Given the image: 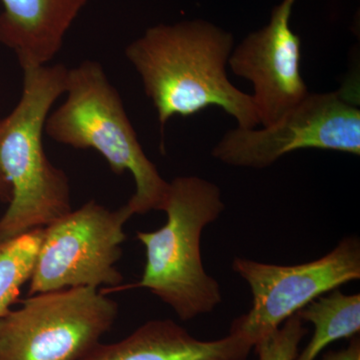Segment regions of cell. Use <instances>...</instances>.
<instances>
[{"label":"cell","mask_w":360,"mask_h":360,"mask_svg":"<svg viewBox=\"0 0 360 360\" xmlns=\"http://www.w3.org/2000/svg\"><path fill=\"white\" fill-rule=\"evenodd\" d=\"M321 360H360V340L359 336L350 338L347 347L335 352H329Z\"/></svg>","instance_id":"obj_15"},{"label":"cell","mask_w":360,"mask_h":360,"mask_svg":"<svg viewBox=\"0 0 360 360\" xmlns=\"http://www.w3.org/2000/svg\"><path fill=\"white\" fill-rule=\"evenodd\" d=\"M253 347L234 324L224 338L200 340L172 319H153L118 342L99 343L82 360H248Z\"/></svg>","instance_id":"obj_10"},{"label":"cell","mask_w":360,"mask_h":360,"mask_svg":"<svg viewBox=\"0 0 360 360\" xmlns=\"http://www.w3.org/2000/svg\"><path fill=\"white\" fill-rule=\"evenodd\" d=\"M65 94V103L47 117L46 134L63 146L94 149L116 175L129 172L135 193L127 205L134 214L163 212L169 182L144 153L122 97L103 65L84 60L68 68Z\"/></svg>","instance_id":"obj_4"},{"label":"cell","mask_w":360,"mask_h":360,"mask_svg":"<svg viewBox=\"0 0 360 360\" xmlns=\"http://www.w3.org/2000/svg\"><path fill=\"white\" fill-rule=\"evenodd\" d=\"M117 315V303L97 288L28 296L0 317V360H82Z\"/></svg>","instance_id":"obj_5"},{"label":"cell","mask_w":360,"mask_h":360,"mask_svg":"<svg viewBox=\"0 0 360 360\" xmlns=\"http://www.w3.org/2000/svg\"><path fill=\"white\" fill-rule=\"evenodd\" d=\"M233 37L210 21L184 20L149 27L125 49L158 112L161 129L175 115L219 106L240 129L259 124L250 94L229 82Z\"/></svg>","instance_id":"obj_1"},{"label":"cell","mask_w":360,"mask_h":360,"mask_svg":"<svg viewBox=\"0 0 360 360\" xmlns=\"http://www.w3.org/2000/svg\"><path fill=\"white\" fill-rule=\"evenodd\" d=\"M296 0L274 7L269 25L232 51V72L250 80L262 127H269L309 94L302 75V39L290 26Z\"/></svg>","instance_id":"obj_9"},{"label":"cell","mask_w":360,"mask_h":360,"mask_svg":"<svg viewBox=\"0 0 360 360\" xmlns=\"http://www.w3.org/2000/svg\"><path fill=\"white\" fill-rule=\"evenodd\" d=\"M42 234L44 227L0 241V317L11 310L32 278Z\"/></svg>","instance_id":"obj_13"},{"label":"cell","mask_w":360,"mask_h":360,"mask_svg":"<svg viewBox=\"0 0 360 360\" xmlns=\"http://www.w3.org/2000/svg\"><path fill=\"white\" fill-rule=\"evenodd\" d=\"M232 269L250 286V311L233 321L253 343L278 328L319 296L360 279V241L348 236L328 255L295 265L236 257Z\"/></svg>","instance_id":"obj_8"},{"label":"cell","mask_w":360,"mask_h":360,"mask_svg":"<svg viewBox=\"0 0 360 360\" xmlns=\"http://www.w3.org/2000/svg\"><path fill=\"white\" fill-rule=\"evenodd\" d=\"M225 205L217 184L200 176H179L169 182L167 224L155 231H137L146 248L139 283L172 307L182 321L210 314L222 303L221 288L206 272L200 240L207 225L219 219Z\"/></svg>","instance_id":"obj_3"},{"label":"cell","mask_w":360,"mask_h":360,"mask_svg":"<svg viewBox=\"0 0 360 360\" xmlns=\"http://www.w3.org/2000/svg\"><path fill=\"white\" fill-rule=\"evenodd\" d=\"M307 333L303 321L295 314L276 330L257 340L253 348L258 360H295Z\"/></svg>","instance_id":"obj_14"},{"label":"cell","mask_w":360,"mask_h":360,"mask_svg":"<svg viewBox=\"0 0 360 360\" xmlns=\"http://www.w3.org/2000/svg\"><path fill=\"white\" fill-rule=\"evenodd\" d=\"M132 215L127 205L110 210L90 200L44 227L27 296L120 286L124 277L115 265L127 239L123 227Z\"/></svg>","instance_id":"obj_6"},{"label":"cell","mask_w":360,"mask_h":360,"mask_svg":"<svg viewBox=\"0 0 360 360\" xmlns=\"http://www.w3.org/2000/svg\"><path fill=\"white\" fill-rule=\"evenodd\" d=\"M11 198V184L7 181L6 175L2 172L0 168V200L4 202H9Z\"/></svg>","instance_id":"obj_16"},{"label":"cell","mask_w":360,"mask_h":360,"mask_svg":"<svg viewBox=\"0 0 360 360\" xmlns=\"http://www.w3.org/2000/svg\"><path fill=\"white\" fill-rule=\"evenodd\" d=\"M23 86L13 110L0 120V168L11 187L0 217V241L42 229L72 210L70 179L45 153L44 131L52 105L65 94L68 68H22Z\"/></svg>","instance_id":"obj_2"},{"label":"cell","mask_w":360,"mask_h":360,"mask_svg":"<svg viewBox=\"0 0 360 360\" xmlns=\"http://www.w3.org/2000/svg\"><path fill=\"white\" fill-rule=\"evenodd\" d=\"M0 42L21 68L47 65L89 0H0Z\"/></svg>","instance_id":"obj_11"},{"label":"cell","mask_w":360,"mask_h":360,"mask_svg":"<svg viewBox=\"0 0 360 360\" xmlns=\"http://www.w3.org/2000/svg\"><path fill=\"white\" fill-rule=\"evenodd\" d=\"M296 315L303 322H310L314 333L295 360H315L335 341L359 335L360 295H345L335 290L312 300Z\"/></svg>","instance_id":"obj_12"},{"label":"cell","mask_w":360,"mask_h":360,"mask_svg":"<svg viewBox=\"0 0 360 360\" xmlns=\"http://www.w3.org/2000/svg\"><path fill=\"white\" fill-rule=\"evenodd\" d=\"M360 155V110L342 91L309 94L276 122L260 129L229 130L212 149L215 160L264 169L297 149Z\"/></svg>","instance_id":"obj_7"}]
</instances>
